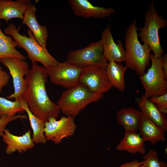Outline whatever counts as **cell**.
<instances>
[{
  "mask_svg": "<svg viewBox=\"0 0 167 167\" xmlns=\"http://www.w3.org/2000/svg\"><path fill=\"white\" fill-rule=\"evenodd\" d=\"M32 63L25 79L27 88L21 98L25 101L32 113L43 121L59 117L61 111L58 105L49 99L46 89L48 74L46 68Z\"/></svg>",
  "mask_w": 167,
  "mask_h": 167,
  "instance_id": "6da1fadb",
  "label": "cell"
},
{
  "mask_svg": "<svg viewBox=\"0 0 167 167\" xmlns=\"http://www.w3.org/2000/svg\"><path fill=\"white\" fill-rule=\"evenodd\" d=\"M125 66L139 75L145 74L149 66L152 50L147 44H142L138 39L136 20L129 25L125 33Z\"/></svg>",
  "mask_w": 167,
  "mask_h": 167,
  "instance_id": "7a4b0ae2",
  "label": "cell"
},
{
  "mask_svg": "<svg viewBox=\"0 0 167 167\" xmlns=\"http://www.w3.org/2000/svg\"><path fill=\"white\" fill-rule=\"evenodd\" d=\"M5 34L12 37L18 43V48L24 49L27 52L28 57L32 62H39L46 68L55 67L59 62L49 52L47 49L42 47L35 39L32 32L29 29L27 33L28 37L21 35L16 26L12 23L4 30Z\"/></svg>",
  "mask_w": 167,
  "mask_h": 167,
  "instance_id": "3957f363",
  "label": "cell"
},
{
  "mask_svg": "<svg viewBox=\"0 0 167 167\" xmlns=\"http://www.w3.org/2000/svg\"><path fill=\"white\" fill-rule=\"evenodd\" d=\"M103 94L92 93L79 84L64 91L57 105L65 116L75 117L89 104L99 101Z\"/></svg>",
  "mask_w": 167,
  "mask_h": 167,
  "instance_id": "277c9868",
  "label": "cell"
},
{
  "mask_svg": "<svg viewBox=\"0 0 167 167\" xmlns=\"http://www.w3.org/2000/svg\"><path fill=\"white\" fill-rule=\"evenodd\" d=\"M144 26L139 28L138 34L143 43L148 45L156 57H161L164 51L161 45L159 30L166 27L167 21L157 13L152 0L145 14Z\"/></svg>",
  "mask_w": 167,
  "mask_h": 167,
  "instance_id": "5b68a950",
  "label": "cell"
},
{
  "mask_svg": "<svg viewBox=\"0 0 167 167\" xmlns=\"http://www.w3.org/2000/svg\"><path fill=\"white\" fill-rule=\"evenodd\" d=\"M163 59V55L158 58L151 54L150 68L145 74L139 77L144 89L143 95L148 98L167 93V78L162 68Z\"/></svg>",
  "mask_w": 167,
  "mask_h": 167,
  "instance_id": "8992f818",
  "label": "cell"
},
{
  "mask_svg": "<svg viewBox=\"0 0 167 167\" xmlns=\"http://www.w3.org/2000/svg\"><path fill=\"white\" fill-rule=\"evenodd\" d=\"M66 61L82 67L97 65L106 68L108 63L104 56L100 40L91 42L85 47L71 51L68 54Z\"/></svg>",
  "mask_w": 167,
  "mask_h": 167,
  "instance_id": "52a82bcc",
  "label": "cell"
},
{
  "mask_svg": "<svg viewBox=\"0 0 167 167\" xmlns=\"http://www.w3.org/2000/svg\"><path fill=\"white\" fill-rule=\"evenodd\" d=\"M0 62L9 70L13 79L14 92L7 98L19 100L27 88L24 76L29 70V65L25 60L15 57L2 58L0 59Z\"/></svg>",
  "mask_w": 167,
  "mask_h": 167,
  "instance_id": "ba28073f",
  "label": "cell"
},
{
  "mask_svg": "<svg viewBox=\"0 0 167 167\" xmlns=\"http://www.w3.org/2000/svg\"><path fill=\"white\" fill-rule=\"evenodd\" d=\"M79 84L87 88L92 93L101 94L112 88L108 79L106 68L97 65L83 67Z\"/></svg>",
  "mask_w": 167,
  "mask_h": 167,
  "instance_id": "9c48e42d",
  "label": "cell"
},
{
  "mask_svg": "<svg viewBox=\"0 0 167 167\" xmlns=\"http://www.w3.org/2000/svg\"><path fill=\"white\" fill-rule=\"evenodd\" d=\"M83 68L71 64L66 61L58 62L55 67L46 68L51 83L68 89L79 84Z\"/></svg>",
  "mask_w": 167,
  "mask_h": 167,
  "instance_id": "30bf717a",
  "label": "cell"
},
{
  "mask_svg": "<svg viewBox=\"0 0 167 167\" xmlns=\"http://www.w3.org/2000/svg\"><path fill=\"white\" fill-rule=\"evenodd\" d=\"M51 117L45 122L44 135L46 140H51L55 144L61 142L65 138L73 136L76 128L74 117L63 116L57 120Z\"/></svg>",
  "mask_w": 167,
  "mask_h": 167,
  "instance_id": "8fae6325",
  "label": "cell"
},
{
  "mask_svg": "<svg viewBox=\"0 0 167 167\" xmlns=\"http://www.w3.org/2000/svg\"><path fill=\"white\" fill-rule=\"evenodd\" d=\"M74 14L76 17L104 19L116 13L112 8L93 6L87 0H68Z\"/></svg>",
  "mask_w": 167,
  "mask_h": 167,
  "instance_id": "7c38bea8",
  "label": "cell"
},
{
  "mask_svg": "<svg viewBox=\"0 0 167 167\" xmlns=\"http://www.w3.org/2000/svg\"><path fill=\"white\" fill-rule=\"evenodd\" d=\"M103 49V54L108 62L111 61L120 64L124 62L125 51L122 42L118 41L116 43L109 24L102 32L100 40Z\"/></svg>",
  "mask_w": 167,
  "mask_h": 167,
  "instance_id": "4fadbf2b",
  "label": "cell"
},
{
  "mask_svg": "<svg viewBox=\"0 0 167 167\" xmlns=\"http://www.w3.org/2000/svg\"><path fill=\"white\" fill-rule=\"evenodd\" d=\"M31 132L29 130L22 136H18L13 135L9 129L6 128L2 137L6 144V153L10 155L16 151L22 153L34 148L35 143L31 137Z\"/></svg>",
  "mask_w": 167,
  "mask_h": 167,
  "instance_id": "5bb4252c",
  "label": "cell"
},
{
  "mask_svg": "<svg viewBox=\"0 0 167 167\" xmlns=\"http://www.w3.org/2000/svg\"><path fill=\"white\" fill-rule=\"evenodd\" d=\"M36 11L35 5H32L24 14L22 24L28 27L38 43L46 49L48 36L47 28L46 26L39 24L36 15Z\"/></svg>",
  "mask_w": 167,
  "mask_h": 167,
  "instance_id": "9a60e30c",
  "label": "cell"
},
{
  "mask_svg": "<svg viewBox=\"0 0 167 167\" xmlns=\"http://www.w3.org/2000/svg\"><path fill=\"white\" fill-rule=\"evenodd\" d=\"M30 0H0V20L6 22L14 18L23 19L25 11L31 6Z\"/></svg>",
  "mask_w": 167,
  "mask_h": 167,
  "instance_id": "2e32d148",
  "label": "cell"
},
{
  "mask_svg": "<svg viewBox=\"0 0 167 167\" xmlns=\"http://www.w3.org/2000/svg\"><path fill=\"white\" fill-rule=\"evenodd\" d=\"M135 101L143 113L165 132L167 130V118L156 105L143 94L135 98Z\"/></svg>",
  "mask_w": 167,
  "mask_h": 167,
  "instance_id": "e0dca14e",
  "label": "cell"
},
{
  "mask_svg": "<svg viewBox=\"0 0 167 167\" xmlns=\"http://www.w3.org/2000/svg\"><path fill=\"white\" fill-rule=\"evenodd\" d=\"M143 113L132 107L123 108L117 111V123L122 125L125 131H135L139 130L143 119Z\"/></svg>",
  "mask_w": 167,
  "mask_h": 167,
  "instance_id": "ac0fdd59",
  "label": "cell"
},
{
  "mask_svg": "<svg viewBox=\"0 0 167 167\" xmlns=\"http://www.w3.org/2000/svg\"><path fill=\"white\" fill-rule=\"evenodd\" d=\"M124 137L116 147L119 151H124L133 154L146 153L144 141L135 131H125Z\"/></svg>",
  "mask_w": 167,
  "mask_h": 167,
  "instance_id": "d6986e66",
  "label": "cell"
},
{
  "mask_svg": "<svg viewBox=\"0 0 167 167\" xmlns=\"http://www.w3.org/2000/svg\"><path fill=\"white\" fill-rule=\"evenodd\" d=\"M139 130V134L144 142L148 141L154 145L165 140V132L143 114Z\"/></svg>",
  "mask_w": 167,
  "mask_h": 167,
  "instance_id": "ffe728a7",
  "label": "cell"
},
{
  "mask_svg": "<svg viewBox=\"0 0 167 167\" xmlns=\"http://www.w3.org/2000/svg\"><path fill=\"white\" fill-rule=\"evenodd\" d=\"M128 69L115 62H108L106 68L107 77L112 87L123 92L125 89L124 74Z\"/></svg>",
  "mask_w": 167,
  "mask_h": 167,
  "instance_id": "44dd1931",
  "label": "cell"
},
{
  "mask_svg": "<svg viewBox=\"0 0 167 167\" xmlns=\"http://www.w3.org/2000/svg\"><path fill=\"white\" fill-rule=\"evenodd\" d=\"M19 100L22 108L28 114L31 127L33 131L32 140L36 144L45 143L47 140L44 135L45 122L32 113L25 101L21 98Z\"/></svg>",
  "mask_w": 167,
  "mask_h": 167,
  "instance_id": "7402d4cb",
  "label": "cell"
},
{
  "mask_svg": "<svg viewBox=\"0 0 167 167\" xmlns=\"http://www.w3.org/2000/svg\"><path fill=\"white\" fill-rule=\"evenodd\" d=\"M18 45L12 37L6 36L2 32L0 28V59L15 57L26 60V58L16 49Z\"/></svg>",
  "mask_w": 167,
  "mask_h": 167,
  "instance_id": "603a6c76",
  "label": "cell"
},
{
  "mask_svg": "<svg viewBox=\"0 0 167 167\" xmlns=\"http://www.w3.org/2000/svg\"><path fill=\"white\" fill-rule=\"evenodd\" d=\"M24 111L19 100L12 101L0 97V118L15 115L17 113H23Z\"/></svg>",
  "mask_w": 167,
  "mask_h": 167,
  "instance_id": "cb8c5ba5",
  "label": "cell"
},
{
  "mask_svg": "<svg viewBox=\"0 0 167 167\" xmlns=\"http://www.w3.org/2000/svg\"><path fill=\"white\" fill-rule=\"evenodd\" d=\"M145 162L143 165L147 167H166L167 164L163 161H159L156 151L153 149L149 150L143 156Z\"/></svg>",
  "mask_w": 167,
  "mask_h": 167,
  "instance_id": "d4e9b609",
  "label": "cell"
},
{
  "mask_svg": "<svg viewBox=\"0 0 167 167\" xmlns=\"http://www.w3.org/2000/svg\"><path fill=\"white\" fill-rule=\"evenodd\" d=\"M149 100L156 105L161 113L164 114L167 113V93L151 98Z\"/></svg>",
  "mask_w": 167,
  "mask_h": 167,
  "instance_id": "484cf974",
  "label": "cell"
},
{
  "mask_svg": "<svg viewBox=\"0 0 167 167\" xmlns=\"http://www.w3.org/2000/svg\"><path fill=\"white\" fill-rule=\"evenodd\" d=\"M25 115L19 114L14 116L5 117L0 119V136H2L7 125L10 122L18 119H27Z\"/></svg>",
  "mask_w": 167,
  "mask_h": 167,
  "instance_id": "4316f807",
  "label": "cell"
},
{
  "mask_svg": "<svg viewBox=\"0 0 167 167\" xmlns=\"http://www.w3.org/2000/svg\"><path fill=\"white\" fill-rule=\"evenodd\" d=\"M9 78L8 73L3 71L0 66V93L2 92L3 88L8 84Z\"/></svg>",
  "mask_w": 167,
  "mask_h": 167,
  "instance_id": "83f0119b",
  "label": "cell"
},
{
  "mask_svg": "<svg viewBox=\"0 0 167 167\" xmlns=\"http://www.w3.org/2000/svg\"><path fill=\"white\" fill-rule=\"evenodd\" d=\"M145 162V161L139 162L138 160H135L126 163L119 167H139Z\"/></svg>",
  "mask_w": 167,
  "mask_h": 167,
  "instance_id": "f1b7e54d",
  "label": "cell"
},
{
  "mask_svg": "<svg viewBox=\"0 0 167 167\" xmlns=\"http://www.w3.org/2000/svg\"><path fill=\"white\" fill-rule=\"evenodd\" d=\"M163 59L162 68L165 76L167 78V55L165 54L163 55Z\"/></svg>",
  "mask_w": 167,
  "mask_h": 167,
  "instance_id": "f546056e",
  "label": "cell"
},
{
  "mask_svg": "<svg viewBox=\"0 0 167 167\" xmlns=\"http://www.w3.org/2000/svg\"><path fill=\"white\" fill-rule=\"evenodd\" d=\"M139 167H147L143 165V164L141 165H140Z\"/></svg>",
  "mask_w": 167,
  "mask_h": 167,
  "instance_id": "4dcf8cb0",
  "label": "cell"
},
{
  "mask_svg": "<svg viewBox=\"0 0 167 167\" xmlns=\"http://www.w3.org/2000/svg\"></svg>",
  "mask_w": 167,
  "mask_h": 167,
  "instance_id": "1f68e13d",
  "label": "cell"
}]
</instances>
